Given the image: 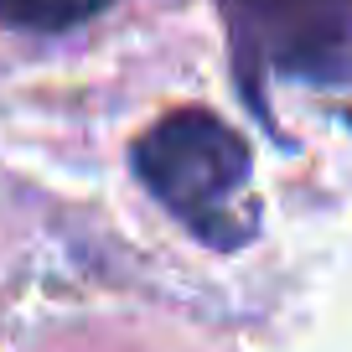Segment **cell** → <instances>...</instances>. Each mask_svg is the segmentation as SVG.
<instances>
[{"label":"cell","instance_id":"1","mask_svg":"<svg viewBox=\"0 0 352 352\" xmlns=\"http://www.w3.org/2000/svg\"><path fill=\"white\" fill-rule=\"evenodd\" d=\"M135 176L145 182L155 202L182 228H192L202 243H233L249 239L254 212L243 208L249 187V145L208 109H176L155 120L135 140Z\"/></svg>","mask_w":352,"mask_h":352},{"label":"cell","instance_id":"2","mask_svg":"<svg viewBox=\"0 0 352 352\" xmlns=\"http://www.w3.org/2000/svg\"><path fill=\"white\" fill-rule=\"evenodd\" d=\"M239 78L352 83V0H228Z\"/></svg>","mask_w":352,"mask_h":352},{"label":"cell","instance_id":"3","mask_svg":"<svg viewBox=\"0 0 352 352\" xmlns=\"http://www.w3.org/2000/svg\"><path fill=\"white\" fill-rule=\"evenodd\" d=\"M109 6L114 0H0V26L57 36V32H73V26L94 21Z\"/></svg>","mask_w":352,"mask_h":352}]
</instances>
